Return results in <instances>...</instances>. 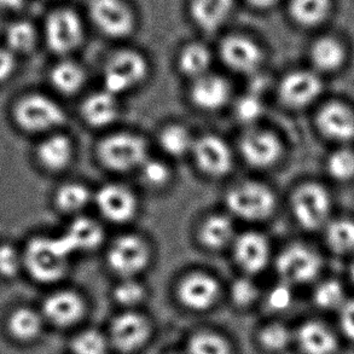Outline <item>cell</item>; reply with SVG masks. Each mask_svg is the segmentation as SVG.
<instances>
[{
	"instance_id": "obj_30",
	"label": "cell",
	"mask_w": 354,
	"mask_h": 354,
	"mask_svg": "<svg viewBox=\"0 0 354 354\" xmlns=\"http://www.w3.org/2000/svg\"><path fill=\"white\" fill-rule=\"evenodd\" d=\"M312 62L324 72L335 71L345 59L344 48L336 39L321 38L317 40L311 50Z\"/></svg>"
},
{
	"instance_id": "obj_52",
	"label": "cell",
	"mask_w": 354,
	"mask_h": 354,
	"mask_svg": "<svg viewBox=\"0 0 354 354\" xmlns=\"http://www.w3.org/2000/svg\"><path fill=\"white\" fill-rule=\"evenodd\" d=\"M351 277H352V279H353L354 282V263L353 265H352V268H351Z\"/></svg>"
},
{
	"instance_id": "obj_19",
	"label": "cell",
	"mask_w": 354,
	"mask_h": 354,
	"mask_svg": "<svg viewBox=\"0 0 354 354\" xmlns=\"http://www.w3.org/2000/svg\"><path fill=\"white\" fill-rule=\"evenodd\" d=\"M190 98L202 111H218L230 100V86L224 77L206 74L194 80Z\"/></svg>"
},
{
	"instance_id": "obj_4",
	"label": "cell",
	"mask_w": 354,
	"mask_h": 354,
	"mask_svg": "<svg viewBox=\"0 0 354 354\" xmlns=\"http://www.w3.org/2000/svg\"><path fill=\"white\" fill-rule=\"evenodd\" d=\"M148 75V63L134 50H120L113 53L104 67V88L118 96L144 82Z\"/></svg>"
},
{
	"instance_id": "obj_47",
	"label": "cell",
	"mask_w": 354,
	"mask_h": 354,
	"mask_svg": "<svg viewBox=\"0 0 354 354\" xmlns=\"http://www.w3.org/2000/svg\"><path fill=\"white\" fill-rule=\"evenodd\" d=\"M292 300V292L286 283L273 288L271 292L268 294V305L276 311H283L288 308Z\"/></svg>"
},
{
	"instance_id": "obj_46",
	"label": "cell",
	"mask_w": 354,
	"mask_h": 354,
	"mask_svg": "<svg viewBox=\"0 0 354 354\" xmlns=\"http://www.w3.org/2000/svg\"><path fill=\"white\" fill-rule=\"evenodd\" d=\"M231 297L239 306H248L258 297V288L248 278H239L231 287Z\"/></svg>"
},
{
	"instance_id": "obj_23",
	"label": "cell",
	"mask_w": 354,
	"mask_h": 354,
	"mask_svg": "<svg viewBox=\"0 0 354 354\" xmlns=\"http://www.w3.org/2000/svg\"><path fill=\"white\" fill-rule=\"evenodd\" d=\"M84 121L93 129H102L113 124L119 115V104L116 96L111 92L101 91L92 93L82 104Z\"/></svg>"
},
{
	"instance_id": "obj_29",
	"label": "cell",
	"mask_w": 354,
	"mask_h": 354,
	"mask_svg": "<svg viewBox=\"0 0 354 354\" xmlns=\"http://www.w3.org/2000/svg\"><path fill=\"white\" fill-rule=\"evenodd\" d=\"M86 74L77 63L63 61L58 63L50 73V82L63 95L77 93L85 84Z\"/></svg>"
},
{
	"instance_id": "obj_25",
	"label": "cell",
	"mask_w": 354,
	"mask_h": 354,
	"mask_svg": "<svg viewBox=\"0 0 354 354\" xmlns=\"http://www.w3.org/2000/svg\"><path fill=\"white\" fill-rule=\"evenodd\" d=\"M37 158L44 168L51 172H59L72 161V142L63 134L50 136L39 144Z\"/></svg>"
},
{
	"instance_id": "obj_3",
	"label": "cell",
	"mask_w": 354,
	"mask_h": 354,
	"mask_svg": "<svg viewBox=\"0 0 354 354\" xmlns=\"http://www.w3.org/2000/svg\"><path fill=\"white\" fill-rule=\"evenodd\" d=\"M225 202L234 216L248 221H265L276 207L272 190L263 183L253 180L231 187L226 194Z\"/></svg>"
},
{
	"instance_id": "obj_8",
	"label": "cell",
	"mask_w": 354,
	"mask_h": 354,
	"mask_svg": "<svg viewBox=\"0 0 354 354\" xmlns=\"http://www.w3.org/2000/svg\"><path fill=\"white\" fill-rule=\"evenodd\" d=\"M330 206L329 194L318 184H305L292 195V214L307 230H316L326 223Z\"/></svg>"
},
{
	"instance_id": "obj_37",
	"label": "cell",
	"mask_w": 354,
	"mask_h": 354,
	"mask_svg": "<svg viewBox=\"0 0 354 354\" xmlns=\"http://www.w3.org/2000/svg\"><path fill=\"white\" fill-rule=\"evenodd\" d=\"M139 169L144 184L153 189L166 187L172 178L169 167L160 160L147 158Z\"/></svg>"
},
{
	"instance_id": "obj_14",
	"label": "cell",
	"mask_w": 354,
	"mask_h": 354,
	"mask_svg": "<svg viewBox=\"0 0 354 354\" xmlns=\"http://www.w3.org/2000/svg\"><path fill=\"white\" fill-rule=\"evenodd\" d=\"M223 62L235 72L254 73L263 62V51L258 44L243 35H229L219 48Z\"/></svg>"
},
{
	"instance_id": "obj_26",
	"label": "cell",
	"mask_w": 354,
	"mask_h": 354,
	"mask_svg": "<svg viewBox=\"0 0 354 354\" xmlns=\"http://www.w3.org/2000/svg\"><path fill=\"white\" fill-rule=\"evenodd\" d=\"M297 342L306 354H334L337 339L328 326L319 322H307L297 330Z\"/></svg>"
},
{
	"instance_id": "obj_22",
	"label": "cell",
	"mask_w": 354,
	"mask_h": 354,
	"mask_svg": "<svg viewBox=\"0 0 354 354\" xmlns=\"http://www.w3.org/2000/svg\"><path fill=\"white\" fill-rule=\"evenodd\" d=\"M82 312L84 304L82 299L69 290L55 292L44 302V315L56 326L73 324L82 317Z\"/></svg>"
},
{
	"instance_id": "obj_1",
	"label": "cell",
	"mask_w": 354,
	"mask_h": 354,
	"mask_svg": "<svg viewBox=\"0 0 354 354\" xmlns=\"http://www.w3.org/2000/svg\"><path fill=\"white\" fill-rule=\"evenodd\" d=\"M69 255L59 237H37L27 244L24 263L35 281L57 282L67 273Z\"/></svg>"
},
{
	"instance_id": "obj_33",
	"label": "cell",
	"mask_w": 354,
	"mask_h": 354,
	"mask_svg": "<svg viewBox=\"0 0 354 354\" xmlns=\"http://www.w3.org/2000/svg\"><path fill=\"white\" fill-rule=\"evenodd\" d=\"M91 194L84 184L67 183L58 187L55 195V203L59 211L75 213L82 211L90 201Z\"/></svg>"
},
{
	"instance_id": "obj_16",
	"label": "cell",
	"mask_w": 354,
	"mask_h": 354,
	"mask_svg": "<svg viewBox=\"0 0 354 354\" xmlns=\"http://www.w3.org/2000/svg\"><path fill=\"white\" fill-rule=\"evenodd\" d=\"M270 244L265 236L249 231L235 239L234 257L236 263L249 274L261 272L270 260Z\"/></svg>"
},
{
	"instance_id": "obj_12",
	"label": "cell",
	"mask_w": 354,
	"mask_h": 354,
	"mask_svg": "<svg viewBox=\"0 0 354 354\" xmlns=\"http://www.w3.org/2000/svg\"><path fill=\"white\" fill-rule=\"evenodd\" d=\"M96 205L102 216L115 224L132 221L138 209L133 192L121 184L102 187L96 194Z\"/></svg>"
},
{
	"instance_id": "obj_28",
	"label": "cell",
	"mask_w": 354,
	"mask_h": 354,
	"mask_svg": "<svg viewBox=\"0 0 354 354\" xmlns=\"http://www.w3.org/2000/svg\"><path fill=\"white\" fill-rule=\"evenodd\" d=\"M212 53L209 48L200 43H192L184 46L179 53L178 66L183 74L195 80L208 74L211 67Z\"/></svg>"
},
{
	"instance_id": "obj_20",
	"label": "cell",
	"mask_w": 354,
	"mask_h": 354,
	"mask_svg": "<svg viewBox=\"0 0 354 354\" xmlns=\"http://www.w3.org/2000/svg\"><path fill=\"white\" fill-rule=\"evenodd\" d=\"M59 239L69 254L88 252L101 245L104 239V231L97 221L80 216L73 221Z\"/></svg>"
},
{
	"instance_id": "obj_27",
	"label": "cell",
	"mask_w": 354,
	"mask_h": 354,
	"mask_svg": "<svg viewBox=\"0 0 354 354\" xmlns=\"http://www.w3.org/2000/svg\"><path fill=\"white\" fill-rule=\"evenodd\" d=\"M232 221L225 216L214 214L203 221L198 231V237L206 248L219 250L234 239Z\"/></svg>"
},
{
	"instance_id": "obj_44",
	"label": "cell",
	"mask_w": 354,
	"mask_h": 354,
	"mask_svg": "<svg viewBox=\"0 0 354 354\" xmlns=\"http://www.w3.org/2000/svg\"><path fill=\"white\" fill-rule=\"evenodd\" d=\"M24 257L19 255L17 249L11 244L0 245V276L5 278H14L19 272Z\"/></svg>"
},
{
	"instance_id": "obj_2",
	"label": "cell",
	"mask_w": 354,
	"mask_h": 354,
	"mask_svg": "<svg viewBox=\"0 0 354 354\" xmlns=\"http://www.w3.org/2000/svg\"><path fill=\"white\" fill-rule=\"evenodd\" d=\"M97 156L104 167L114 172H129L145 162L148 147L140 136L120 132L102 139Z\"/></svg>"
},
{
	"instance_id": "obj_18",
	"label": "cell",
	"mask_w": 354,
	"mask_h": 354,
	"mask_svg": "<svg viewBox=\"0 0 354 354\" xmlns=\"http://www.w3.org/2000/svg\"><path fill=\"white\" fill-rule=\"evenodd\" d=\"M317 124L326 138L348 142L354 138V114L339 102H330L317 115Z\"/></svg>"
},
{
	"instance_id": "obj_5",
	"label": "cell",
	"mask_w": 354,
	"mask_h": 354,
	"mask_svg": "<svg viewBox=\"0 0 354 354\" xmlns=\"http://www.w3.org/2000/svg\"><path fill=\"white\" fill-rule=\"evenodd\" d=\"M14 115L21 129L40 133L66 122V114L56 102L43 95H29L17 102Z\"/></svg>"
},
{
	"instance_id": "obj_17",
	"label": "cell",
	"mask_w": 354,
	"mask_h": 354,
	"mask_svg": "<svg viewBox=\"0 0 354 354\" xmlns=\"http://www.w3.org/2000/svg\"><path fill=\"white\" fill-rule=\"evenodd\" d=\"M178 295L185 306L202 311L216 302L219 295V284L208 273L192 272L183 278L178 287Z\"/></svg>"
},
{
	"instance_id": "obj_35",
	"label": "cell",
	"mask_w": 354,
	"mask_h": 354,
	"mask_svg": "<svg viewBox=\"0 0 354 354\" xmlns=\"http://www.w3.org/2000/svg\"><path fill=\"white\" fill-rule=\"evenodd\" d=\"M6 44L12 53H27L37 44V32L33 24L27 21H17L6 29Z\"/></svg>"
},
{
	"instance_id": "obj_10",
	"label": "cell",
	"mask_w": 354,
	"mask_h": 354,
	"mask_svg": "<svg viewBox=\"0 0 354 354\" xmlns=\"http://www.w3.org/2000/svg\"><path fill=\"white\" fill-rule=\"evenodd\" d=\"M276 266L284 282L307 283L318 276L322 260L312 249L301 244H292L278 255Z\"/></svg>"
},
{
	"instance_id": "obj_38",
	"label": "cell",
	"mask_w": 354,
	"mask_h": 354,
	"mask_svg": "<svg viewBox=\"0 0 354 354\" xmlns=\"http://www.w3.org/2000/svg\"><path fill=\"white\" fill-rule=\"evenodd\" d=\"M328 172L336 180L345 182L354 177V153L348 149H340L331 153L326 163Z\"/></svg>"
},
{
	"instance_id": "obj_36",
	"label": "cell",
	"mask_w": 354,
	"mask_h": 354,
	"mask_svg": "<svg viewBox=\"0 0 354 354\" xmlns=\"http://www.w3.org/2000/svg\"><path fill=\"white\" fill-rule=\"evenodd\" d=\"M328 244L334 252L348 253L354 249V223L340 219L330 223L326 229Z\"/></svg>"
},
{
	"instance_id": "obj_49",
	"label": "cell",
	"mask_w": 354,
	"mask_h": 354,
	"mask_svg": "<svg viewBox=\"0 0 354 354\" xmlns=\"http://www.w3.org/2000/svg\"><path fill=\"white\" fill-rule=\"evenodd\" d=\"M16 67V59L9 48H0V84L6 82Z\"/></svg>"
},
{
	"instance_id": "obj_7",
	"label": "cell",
	"mask_w": 354,
	"mask_h": 354,
	"mask_svg": "<svg viewBox=\"0 0 354 354\" xmlns=\"http://www.w3.org/2000/svg\"><path fill=\"white\" fill-rule=\"evenodd\" d=\"M149 244L137 235L120 236L108 250L109 268L124 278L142 272L150 261Z\"/></svg>"
},
{
	"instance_id": "obj_50",
	"label": "cell",
	"mask_w": 354,
	"mask_h": 354,
	"mask_svg": "<svg viewBox=\"0 0 354 354\" xmlns=\"http://www.w3.org/2000/svg\"><path fill=\"white\" fill-rule=\"evenodd\" d=\"M26 0H0V10L14 11L24 6Z\"/></svg>"
},
{
	"instance_id": "obj_24",
	"label": "cell",
	"mask_w": 354,
	"mask_h": 354,
	"mask_svg": "<svg viewBox=\"0 0 354 354\" xmlns=\"http://www.w3.org/2000/svg\"><path fill=\"white\" fill-rule=\"evenodd\" d=\"M235 0H192L190 14L205 32H216L230 17Z\"/></svg>"
},
{
	"instance_id": "obj_45",
	"label": "cell",
	"mask_w": 354,
	"mask_h": 354,
	"mask_svg": "<svg viewBox=\"0 0 354 354\" xmlns=\"http://www.w3.org/2000/svg\"><path fill=\"white\" fill-rule=\"evenodd\" d=\"M116 301L124 306H133L143 300L144 289L138 282L131 278H126L120 283L114 292Z\"/></svg>"
},
{
	"instance_id": "obj_21",
	"label": "cell",
	"mask_w": 354,
	"mask_h": 354,
	"mask_svg": "<svg viewBox=\"0 0 354 354\" xmlns=\"http://www.w3.org/2000/svg\"><path fill=\"white\" fill-rule=\"evenodd\" d=\"M148 334V323L137 313H124L111 326L113 342L124 352L138 348L147 340Z\"/></svg>"
},
{
	"instance_id": "obj_40",
	"label": "cell",
	"mask_w": 354,
	"mask_h": 354,
	"mask_svg": "<svg viewBox=\"0 0 354 354\" xmlns=\"http://www.w3.org/2000/svg\"><path fill=\"white\" fill-rule=\"evenodd\" d=\"M315 301L324 310H340L346 301L340 283L326 281L319 284L315 292Z\"/></svg>"
},
{
	"instance_id": "obj_51",
	"label": "cell",
	"mask_w": 354,
	"mask_h": 354,
	"mask_svg": "<svg viewBox=\"0 0 354 354\" xmlns=\"http://www.w3.org/2000/svg\"><path fill=\"white\" fill-rule=\"evenodd\" d=\"M248 1L258 9H268V8H271L272 5L276 4L277 0H248Z\"/></svg>"
},
{
	"instance_id": "obj_11",
	"label": "cell",
	"mask_w": 354,
	"mask_h": 354,
	"mask_svg": "<svg viewBox=\"0 0 354 354\" xmlns=\"http://www.w3.org/2000/svg\"><path fill=\"white\" fill-rule=\"evenodd\" d=\"M192 153L197 167L209 177H225L232 168V153L229 145L214 134L195 139Z\"/></svg>"
},
{
	"instance_id": "obj_39",
	"label": "cell",
	"mask_w": 354,
	"mask_h": 354,
	"mask_svg": "<svg viewBox=\"0 0 354 354\" xmlns=\"http://www.w3.org/2000/svg\"><path fill=\"white\" fill-rule=\"evenodd\" d=\"M189 354H230V348L221 336L198 333L190 340Z\"/></svg>"
},
{
	"instance_id": "obj_9",
	"label": "cell",
	"mask_w": 354,
	"mask_h": 354,
	"mask_svg": "<svg viewBox=\"0 0 354 354\" xmlns=\"http://www.w3.org/2000/svg\"><path fill=\"white\" fill-rule=\"evenodd\" d=\"M88 14L102 33L111 38H124L133 32L136 19L124 0H91Z\"/></svg>"
},
{
	"instance_id": "obj_42",
	"label": "cell",
	"mask_w": 354,
	"mask_h": 354,
	"mask_svg": "<svg viewBox=\"0 0 354 354\" xmlns=\"http://www.w3.org/2000/svg\"><path fill=\"white\" fill-rule=\"evenodd\" d=\"M236 116L243 124H253L261 116L263 102L253 93L241 97L236 104Z\"/></svg>"
},
{
	"instance_id": "obj_15",
	"label": "cell",
	"mask_w": 354,
	"mask_h": 354,
	"mask_svg": "<svg viewBox=\"0 0 354 354\" xmlns=\"http://www.w3.org/2000/svg\"><path fill=\"white\" fill-rule=\"evenodd\" d=\"M322 82L316 74L306 71H297L288 74L278 88L279 98L290 108H302L319 96Z\"/></svg>"
},
{
	"instance_id": "obj_53",
	"label": "cell",
	"mask_w": 354,
	"mask_h": 354,
	"mask_svg": "<svg viewBox=\"0 0 354 354\" xmlns=\"http://www.w3.org/2000/svg\"><path fill=\"white\" fill-rule=\"evenodd\" d=\"M171 354H182V353H178V352H174V353H171Z\"/></svg>"
},
{
	"instance_id": "obj_6",
	"label": "cell",
	"mask_w": 354,
	"mask_h": 354,
	"mask_svg": "<svg viewBox=\"0 0 354 354\" xmlns=\"http://www.w3.org/2000/svg\"><path fill=\"white\" fill-rule=\"evenodd\" d=\"M45 39L48 48L57 55L75 51L84 40L82 19L72 10L53 11L45 24Z\"/></svg>"
},
{
	"instance_id": "obj_43",
	"label": "cell",
	"mask_w": 354,
	"mask_h": 354,
	"mask_svg": "<svg viewBox=\"0 0 354 354\" xmlns=\"http://www.w3.org/2000/svg\"><path fill=\"white\" fill-rule=\"evenodd\" d=\"M261 344L271 351L283 350L290 342V331L282 324H271L261 331Z\"/></svg>"
},
{
	"instance_id": "obj_31",
	"label": "cell",
	"mask_w": 354,
	"mask_h": 354,
	"mask_svg": "<svg viewBox=\"0 0 354 354\" xmlns=\"http://www.w3.org/2000/svg\"><path fill=\"white\" fill-rule=\"evenodd\" d=\"M330 0H292L289 11L295 22L305 27L321 24L330 11Z\"/></svg>"
},
{
	"instance_id": "obj_48",
	"label": "cell",
	"mask_w": 354,
	"mask_h": 354,
	"mask_svg": "<svg viewBox=\"0 0 354 354\" xmlns=\"http://www.w3.org/2000/svg\"><path fill=\"white\" fill-rule=\"evenodd\" d=\"M340 326L342 333L354 341V300L345 301L340 307Z\"/></svg>"
},
{
	"instance_id": "obj_41",
	"label": "cell",
	"mask_w": 354,
	"mask_h": 354,
	"mask_svg": "<svg viewBox=\"0 0 354 354\" xmlns=\"http://www.w3.org/2000/svg\"><path fill=\"white\" fill-rule=\"evenodd\" d=\"M72 348L75 354H104L106 341L97 331H84L73 340Z\"/></svg>"
},
{
	"instance_id": "obj_32",
	"label": "cell",
	"mask_w": 354,
	"mask_h": 354,
	"mask_svg": "<svg viewBox=\"0 0 354 354\" xmlns=\"http://www.w3.org/2000/svg\"><path fill=\"white\" fill-rule=\"evenodd\" d=\"M160 144L166 153L180 158L183 155L192 151L195 139L187 127L182 124H169L160 133Z\"/></svg>"
},
{
	"instance_id": "obj_13",
	"label": "cell",
	"mask_w": 354,
	"mask_h": 354,
	"mask_svg": "<svg viewBox=\"0 0 354 354\" xmlns=\"http://www.w3.org/2000/svg\"><path fill=\"white\" fill-rule=\"evenodd\" d=\"M239 150L245 162L252 167L266 168L277 162L282 153V144L270 131L250 129L239 142Z\"/></svg>"
},
{
	"instance_id": "obj_34",
	"label": "cell",
	"mask_w": 354,
	"mask_h": 354,
	"mask_svg": "<svg viewBox=\"0 0 354 354\" xmlns=\"http://www.w3.org/2000/svg\"><path fill=\"white\" fill-rule=\"evenodd\" d=\"M41 329V319L38 313L29 308H19L9 319V330L21 341L33 340Z\"/></svg>"
}]
</instances>
